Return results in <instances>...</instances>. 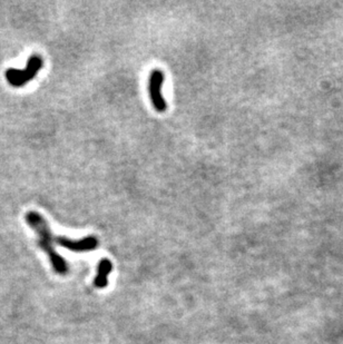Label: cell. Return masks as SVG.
<instances>
[{"label": "cell", "mask_w": 343, "mask_h": 344, "mask_svg": "<svg viewBox=\"0 0 343 344\" xmlns=\"http://www.w3.org/2000/svg\"><path fill=\"white\" fill-rule=\"evenodd\" d=\"M42 64H44V61H42L40 56L32 55L28 59L25 69L8 68L6 74H4V77H6L8 84L11 85L12 87H22L36 77V75L42 68Z\"/></svg>", "instance_id": "cell-2"}, {"label": "cell", "mask_w": 343, "mask_h": 344, "mask_svg": "<svg viewBox=\"0 0 343 344\" xmlns=\"http://www.w3.org/2000/svg\"><path fill=\"white\" fill-rule=\"evenodd\" d=\"M26 222L36 232L38 237H39L38 244L46 252V254L48 255L52 269L58 274L67 273V263L61 257V255L56 252L54 246H52V243L55 242V240L51 235L48 223L45 221V218L37 212H28L26 214Z\"/></svg>", "instance_id": "cell-1"}, {"label": "cell", "mask_w": 343, "mask_h": 344, "mask_svg": "<svg viewBox=\"0 0 343 344\" xmlns=\"http://www.w3.org/2000/svg\"><path fill=\"white\" fill-rule=\"evenodd\" d=\"M113 269L112 262L108 259H103L99 261L97 267V275L94 280V284L98 289L106 288L108 284V275L111 274Z\"/></svg>", "instance_id": "cell-5"}, {"label": "cell", "mask_w": 343, "mask_h": 344, "mask_svg": "<svg viewBox=\"0 0 343 344\" xmlns=\"http://www.w3.org/2000/svg\"><path fill=\"white\" fill-rule=\"evenodd\" d=\"M55 242L59 246L67 248L71 252H90L96 250L98 246V240L95 236H87L76 241L58 236L55 238Z\"/></svg>", "instance_id": "cell-4"}, {"label": "cell", "mask_w": 343, "mask_h": 344, "mask_svg": "<svg viewBox=\"0 0 343 344\" xmlns=\"http://www.w3.org/2000/svg\"><path fill=\"white\" fill-rule=\"evenodd\" d=\"M165 75L161 69L152 70L149 82V93L152 105L156 112L164 113L168 109V103L162 94V87L164 85Z\"/></svg>", "instance_id": "cell-3"}]
</instances>
